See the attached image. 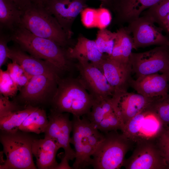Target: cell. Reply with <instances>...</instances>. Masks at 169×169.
I'll list each match as a JSON object with an SVG mask.
<instances>
[{
  "instance_id": "1",
  "label": "cell",
  "mask_w": 169,
  "mask_h": 169,
  "mask_svg": "<svg viewBox=\"0 0 169 169\" xmlns=\"http://www.w3.org/2000/svg\"><path fill=\"white\" fill-rule=\"evenodd\" d=\"M11 41L36 58L51 64L59 74L75 67L67 54V49L54 41L36 36L21 25L10 34Z\"/></svg>"
},
{
  "instance_id": "2",
  "label": "cell",
  "mask_w": 169,
  "mask_h": 169,
  "mask_svg": "<svg viewBox=\"0 0 169 169\" xmlns=\"http://www.w3.org/2000/svg\"><path fill=\"white\" fill-rule=\"evenodd\" d=\"M94 101L78 77H60L51 103L52 110L56 112L70 113L81 117L90 111Z\"/></svg>"
},
{
  "instance_id": "3",
  "label": "cell",
  "mask_w": 169,
  "mask_h": 169,
  "mask_svg": "<svg viewBox=\"0 0 169 169\" xmlns=\"http://www.w3.org/2000/svg\"><path fill=\"white\" fill-rule=\"evenodd\" d=\"M21 25L34 35L51 40L66 49L76 42L69 38L55 18L44 7L32 5L23 11Z\"/></svg>"
},
{
  "instance_id": "4",
  "label": "cell",
  "mask_w": 169,
  "mask_h": 169,
  "mask_svg": "<svg viewBox=\"0 0 169 169\" xmlns=\"http://www.w3.org/2000/svg\"><path fill=\"white\" fill-rule=\"evenodd\" d=\"M73 115L72 136L70 142L74 148L75 160L72 169L84 168L91 165L92 156L105 135L95 128L86 116Z\"/></svg>"
},
{
  "instance_id": "5",
  "label": "cell",
  "mask_w": 169,
  "mask_h": 169,
  "mask_svg": "<svg viewBox=\"0 0 169 169\" xmlns=\"http://www.w3.org/2000/svg\"><path fill=\"white\" fill-rule=\"evenodd\" d=\"M34 139L27 132L19 130L14 132L1 131L0 140L6 159L0 169H35L32 151Z\"/></svg>"
},
{
  "instance_id": "6",
  "label": "cell",
  "mask_w": 169,
  "mask_h": 169,
  "mask_svg": "<svg viewBox=\"0 0 169 169\" xmlns=\"http://www.w3.org/2000/svg\"><path fill=\"white\" fill-rule=\"evenodd\" d=\"M104 135V139L92 156L91 166L95 169H120L133 142L117 131Z\"/></svg>"
},
{
  "instance_id": "7",
  "label": "cell",
  "mask_w": 169,
  "mask_h": 169,
  "mask_svg": "<svg viewBox=\"0 0 169 169\" xmlns=\"http://www.w3.org/2000/svg\"><path fill=\"white\" fill-rule=\"evenodd\" d=\"M69 113H59L51 110L48 116L49 123L44 132L45 136L55 141L59 148L64 151V156L59 164L58 169H72L68 163L75 159L74 150L70 145V134L72 131V120Z\"/></svg>"
},
{
  "instance_id": "8",
  "label": "cell",
  "mask_w": 169,
  "mask_h": 169,
  "mask_svg": "<svg viewBox=\"0 0 169 169\" xmlns=\"http://www.w3.org/2000/svg\"><path fill=\"white\" fill-rule=\"evenodd\" d=\"M164 126L157 115L149 108L136 115L124 125L123 134L133 142L156 139Z\"/></svg>"
},
{
  "instance_id": "9",
  "label": "cell",
  "mask_w": 169,
  "mask_h": 169,
  "mask_svg": "<svg viewBox=\"0 0 169 169\" xmlns=\"http://www.w3.org/2000/svg\"><path fill=\"white\" fill-rule=\"evenodd\" d=\"M77 60L75 67L79 74L78 78L94 100L112 97L114 89L101 70L86 60L79 59Z\"/></svg>"
},
{
  "instance_id": "10",
  "label": "cell",
  "mask_w": 169,
  "mask_h": 169,
  "mask_svg": "<svg viewBox=\"0 0 169 169\" xmlns=\"http://www.w3.org/2000/svg\"><path fill=\"white\" fill-rule=\"evenodd\" d=\"M132 72L137 77L163 73L169 63V45L158 46L149 50L132 53L130 59Z\"/></svg>"
},
{
  "instance_id": "11",
  "label": "cell",
  "mask_w": 169,
  "mask_h": 169,
  "mask_svg": "<svg viewBox=\"0 0 169 169\" xmlns=\"http://www.w3.org/2000/svg\"><path fill=\"white\" fill-rule=\"evenodd\" d=\"M155 23L150 18L143 15L128 23L125 28L132 34L133 49L169 45V38L163 35V29L156 26Z\"/></svg>"
},
{
  "instance_id": "12",
  "label": "cell",
  "mask_w": 169,
  "mask_h": 169,
  "mask_svg": "<svg viewBox=\"0 0 169 169\" xmlns=\"http://www.w3.org/2000/svg\"><path fill=\"white\" fill-rule=\"evenodd\" d=\"M59 78L58 75L33 76L27 85L20 89L18 98L29 105L51 103L56 91Z\"/></svg>"
},
{
  "instance_id": "13",
  "label": "cell",
  "mask_w": 169,
  "mask_h": 169,
  "mask_svg": "<svg viewBox=\"0 0 169 169\" xmlns=\"http://www.w3.org/2000/svg\"><path fill=\"white\" fill-rule=\"evenodd\" d=\"M155 140L143 141L137 145L131 156L125 160L126 169H164L167 166Z\"/></svg>"
},
{
  "instance_id": "14",
  "label": "cell",
  "mask_w": 169,
  "mask_h": 169,
  "mask_svg": "<svg viewBox=\"0 0 169 169\" xmlns=\"http://www.w3.org/2000/svg\"><path fill=\"white\" fill-rule=\"evenodd\" d=\"M112 97L94 100L90 111L84 115L92 125L104 134L121 130L122 124L116 113Z\"/></svg>"
},
{
  "instance_id": "15",
  "label": "cell",
  "mask_w": 169,
  "mask_h": 169,
  "mask_svg": "<svg viewBox=\"0 0 169 169\" xmlns=\"http://www.w3.org/2000/svg\"><path fill=\"white\" fill-rule=\"evenodd\" d=\"M87 7L86 0H47L44 8L57 20L69 37L72 38L73 23Z\"/></svg>"
},
{
  "instance_id": "16",
  "label": "cell",
  "mask_w": 169,
  "mask_h": 169,
  "mask_svg": "<svg viewBox=\"0 0 169 169\" xmlns=\"http://www.w3.org/2000/svg\"><path fill=\"white\" fill-rule=\"evenodd\" d=\"M112 98L115 111L122 122V128L132 118L148 108L156 98H149L138 93L128 92L113 95Z\"/></svg>"
},
{
  "instance_id": "17",
  "label": "cell",
  "mask_w": 169,
  "mask_h": 169,
  "mask_svg": "<svg viewBox=\"0 0 169 169\" xmlns=\"http://www.w3.org/2000/svg\"><path fill=\"white\" fill-rule=\"evenodd\" d=\"M100 69L109 83L114 89L113 95L127 92L132 79L131 76L132 70L130 63L120 62L111 59L107 55L102 61Z\"/></svg>"
},
{
  "instance_id": "18",
  "label": "cell",
  "mask_w": 169,
  "mask_h": 169,
  "mask_svg": "<svg viewBox=\"0 0 169 169\" xmlns=\"http://www.w3.org/2000/svg\"><path fill=\"white\" fill-rule=\"evenodd\" d=\"M161 0H112L110 10L115 14L113 23L122 25L135 20L146 9Z\"/></svg>"
},
{
  "instance_id": "19",
  "label": "cell",
  "mask_w": 169,
  "mask_h": 169,
  "mask_svg": "<svg viewBox=\"0 0 169 169\" xmlns=\"http://www.w3.org/2000/svg\"><path fill=\"white\" fill-rule=\"evenodd\" d=\"M9 49V58L19 64L31 77L43 74L59 76L55 68L49 62L28 54L18 46Z\"/></svg>"
},
{
  "instance_id": "20",
  "label": "cell",
  "mask_w": 169,
  "mask_h": 169,
  "mask_svg": "<svg viewBox=\"0 0 169 169\" xmlns=\"http://www.w3.org/2000/svg\"><path fill=\"white\" fill-rule=\"evenodd\" d=\"M130 87L138 93L151 98L164 96L168 94L169 83L165 75L157 73L132 79Z\"/></svg>"
},
{
  "instance_id": "21",
  "label": "cell",
  "mask_w": 169,
  "mask_h": 169,
  "mask_svg": "<svg viewBox=\"0 0 169 169\" xmlns=\"http://www.w3.org/2000/svg\"><path fill=\"white\" fill-rule=\"evenodd\" d=\"M67 51L71 59H84L100 69L103 59L107 55L99 51L95 40L90 39L81 34L79 35L74 45L67 49Z\"/></svg>"
},
{
  "instance_id": "22",
  "label": "cell",
  "mask_w": 169,
  "mask_h": 169,
  "mask_svg": "<svg viewBox=\"0 0 169 169\" xmlns=\"http://www.w3.org/2000/svg\"><path fill=\"white\" fill-rule=\"evenodd\" d=\"M59 147L53 139L44 137L43 139H34L32 151L35 157L37 166L39 169H57L59 164L56 156Z\"/></svg>"
},
{
  "instance_id": "23",
  "label": "cell",
  "mask_w": 169,
  "mask_h": 169,
  "mask_svg": "<svg viewBox=\"0 0 169 169\" xmlns=\"http://www.w3.org/2000/svg\"><path fill=\"white\" fill-rule=\"evenodd\" d=\"M22 13L12 0H0V31L14 32L21 25Z\"/></svg>"
},
{
  "instance_id": "24",
  "label": "cell",
  "mask_w": 169,
  "mask_h": 169,
  "mask_svg": "<svg viewBox=\"0 0 169 169\" xmlns=\"http://www.w3.org/2000/svg\"><path fill=\"white\" fill-rule=\"evenodd\" d=\"M116 32L117 37L112 52L109 56L120 62L130 63V57L133 49L132 37L125 27H121Z\"/></svg>"
},
{
  "instance_id": "25",
  "label": "cell",
  "mask_w": 169,
  "mask_h": 169,
  "mask_svg": "<svg viewBox=\"0 0 169 169\" xmlns=\"http://www.w3.org/2000/svg\"><path fill=\"white\" fill-rule=\"evenodd\" d=\"M38 107L29 105L23 109L13 111L0 118L1 131L9 132L18 131L26 118Z\"/></svg>"
},
{
  "instance_id": "26",
  "label": "cell",
  "mask_w": 169,
  "mask_h": 169,
  "mask_svg": "<svg viewBox=\"0 0 169 169\" xmlns=\"http://www.w3.org/2000/svg\"><path fill=\"white\" fill-rule=\"evenodd\" d=\"M49 123L45 110L38 107L26 118L20 126L19 130L39 134L44 133Z\"/></svg>"
},
{
  "instance_id": "27",
  "label": "cell",
  "mask_w": 169,
  "mask_h": 169,
  "mask_svg": "<svg viewBox=\"0 0 169 169\" xmlns=\"http://www.w3.org/2000/svg\"><path fill=\"white\" fill-rule=\"evenodd\" d=\"M116 32H112L106 28L100 29L95 40L99 51L110 56L112 53L117 37Z\"/></svg>"
},
{
  "instance_id": "28",
  "label": "cell",
  "mask_w": 169,
  "mask_h": 169,
  "mask_svg": "<svg viewBox=\"0 0 169 169\" xmlns=\"http://www.w3.org/2000/svg\"><path fill=\"white\" fill-rule=\"evenodd\" d=\"M161 121L164 127L169 128V94L155 99L149 107Z\"/></svg>"
},
{
  "instance_id": "29",
  "label": "cell",
  "mask_w": 169,
  "mask_h": 169,
  "mask_svg": "<svg viewBox=\"0 0 169 169\" xmlns=\"http://www.w3.org/2000/svg\"><path fill=\"white\" fill-rule=\"evenodd\" d=\"M169 13V0H161L143 12V15L150 18L159 26Z\"/></svg>"
},
{
  "instance_id": "30",
  "label": "cell",
  "mask_w": 169,
  "mask_h": 169,
  "mask_svg": "<svg viewBox=\"0 0 169 169\" xmlns=\"http://www.w3.org/2000/svg\"><path fill=\"white\" fill-rule=\"evenodd\" d=\"M19 90L17 84L13 80L7 71L0 69V94L7 97L14 96Z\"/></svg>"
},
{
  "instance_id": "31",
  "label": "cell",
  "mask_w": 169,
  "mask_h": 169,
  "mask_svg": "<svg viewBox=\"0 0 169 169\" xmlns=\"http://www.w3.org/2000/svg\"><path fill=\"white\" fill-rule=\"evenodd\" d=\"M156 140L169 169V128L164 126Z\"/></svg>"
},
{
  "instance_id": "32",
  "label": "cell",
  "mask_w": 169,
  "mask_h": 169,
  "mask_svg": "<svg viewBox=\"0 0 169 169\" xmlns=\"http://www.w3.org/2000/svg\"><path fill=\"white\" fill-rule=\"evenodd\" d=\"M97 9L86 7L80 13L81 20L83 25L86 28L97 27Z\"/></svg>"
},
{
  "instance_id": "33",
  "label": "cell",
  "mask_w": 169,
  "mask_h": 169,
  "mask_svg": "<svg viewBox=\"0 0 169 169\" xmlns=\"http://www.w3.org/2000/svg\"><path fill=\"white\" fill-rule=\"evenodd\" d=\"M11 41L10 34L0 31V67L4 65L9 58V48L8 43Z\"/></svg>"
},
{
  "instance_id": "34",
  "label": "cell",
  "mask_w": 169,
  "mask_h": 169,
  "mask_svg": "<svg viewBox=\"0 0 169 169\" xmlns=\"http://www.w3.org/2000/svg\"><path fill=\"white\" fill-rule=\"evenodd\" d=\"M97 27L100 29L106 28L111 23L112 16L109 9L104 7L97 9Z\"/></svg>"
},
{
  "instance_id": "35",
  "label": "cell",
  "mask_w": 169,
  "mask_h": 169,
  "mask_svg": "<svg viewBox=\"0 0 169 169\" xmlns=\"http://www.w3.org/2000/svg\"><path fill=\"white\" fill-rule=\"evenodd\" d=\"M20 110L16 103L12 101L8 97L0 95V118L3 117L13 111Z\"/></svg>"
},
{
  "instance_id": "36",
  "label": "cell",
  "mask_w": 169,
  "mask_h": 169,
  "mask_svg": "<svg viewBox=\"0 0 169 169\" xmlns=\"http://www.w3.org/2000/svg\"><path fill=\"white\" fill-rule=\"evenodd\" d=\"M7 70L16 84L18 80L26 73L21 66L15 61L8 64Z\"/></svg>"
},
{
  "instance_id": "37",
  "label": "cell",
  "mask_w": 169,
  "mask_h": 169,
  "mask_svg": "<svg viewBox=\"0 0 169 169\" xmlns=\"http://www.w3.org/2000/svg\"><path fill=\"white\" fill-rule=\"evenodd\" d=\"M17 7L22 11L31 5V0H12Z\"/></svg>"
},
{
  "instance_id": "38",
  "label": "cell",
  "mask_w": 169,
  "mask_h": 169,
  "mask_svg": "<svg viewBox=\"0 0 169 169\" xmlns=\"http://www.w3.org/2000/svg\"><path fill=\"white\" fill-rule=\"evenodd\" d=\"M160 27L163 30L169 33V13L164 19L160 26Z\"/></svg>"
},
{
  "instance_id": "39",
  "label": "cell",
  "mask_w": 169,
  "mask_h": 169,
  "mask_svg": "<svg viewBox=\"0 0 169 169\" xmlns=\"http://www.w3.org/2000/svg\"><path fill=\"white\" fill-rule=\"evenodd\" d=\"M47 0H31L32 4L34 6L44 7Z\"/></svg>"
},
{
  "instance_id": "40",
  "label": "cell",
  "mask_w": 169,
  "mask_h": 169,
  "mask_svg": "<svg viewBox=\"0 0 169 169\" xmlns=\"http://www.w3.org/2000/svg\"><path fill=\"white\" fill-rule=\"evenodd\" d=\"M100 1L104 7L110 10L112 0H99Z\"/></svg>"
},
{
  "instance_id": "41",
  "label": "cell",
  "mask_w": 169,
  "mask_h": 169,
  "mask_svg": "<svg viewBox=\"0 0 169 169\" xmlns=\"http://www.w3.org/2000/svg\"><path fill=\"white\" fill-rule=\"evenodd\" d=\"M163 73L164 74L166 77L169 83V63L166 69Z\"/></svg>"
}]
</instances>
